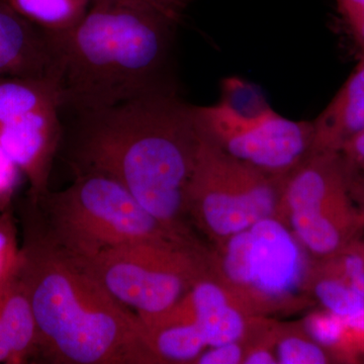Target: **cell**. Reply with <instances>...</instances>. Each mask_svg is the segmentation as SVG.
I'll return each instance as SVG.
<instances>
[{"mask_svg": "<svg viewBox=\"0 0 364 364\" xmlns=\"http://www.w3.org/2000/svg\"><path fill=\"white\" fill-rule=\"evenodd\" d=\"M73 116L68 159L74 173L111 177L171 231L195 239L188 191L200 131L193 105L173 90Z\"/></svg>", "mask_w": 364, "mask_h": 364, "instance_id": "obj_1", "label": "cell"}, {"mask_svg": "<svg viewBox=\"0 0 364 364\" xmlns=\"http://www.w3.org/2000/svg\"><path fill=\"white\" fill-rule=\"evenodd\" d=\"M16 277L32 306L38 347L54 363L160 364L138 314L45 234L26 238Z\"/></svg>", "mask_w": 364, "mask_h": 364, "instance_id": "obj_2", "label": "cell"}, {"mask_svg": "<svg viewBox=\"0 0 364 364\" xmlns=\"http://www.w3.org/2000/svg\"><path fill=\"white\" fill-rule=\"evenodd\" d=\"M177 20L152 7L91 6L51 33L62 112L98 111L176 90L168 69Z\"/></svg>", "mask_w": 364, "mask_h": 364, "instance_id": "obj_3", "label": "cell"}, {"mask_svg": "<svg viewBox=\"0 0 364 364\" xmlns=\"http://www.w3.org/2000/svg\"><path fill=\"white\" fill-rule=\"evenodd\" d=\"M208 259L210 272L254 317L310 303L316 261L277 217L215 244Z\"/></svg>", "mask_w": 364, "mask_h": 364, "instance_id": "obj_4", "label": "cell"}, {"mask_svg": "<svg viewBox=\"0 0 364 364\" xmlns=\"http://www.w3.org/2000/svg\"><path fill=\"white\" fill-rule=\"evenodd\" d=\"M42 203L47 217L45 236L76 260L138 242L198 243L171 231L151 215L123 186L104 174L75 173L63 191L48 193Z\"/></svg>", "mask_w": 364, "mask_h": 364, "instance_id": "obj_5", "label": "cell"}, {"mask_svg": "<svg viewBox=\"0 0 364 364\" xmlns=\"http://www.w3.org/2000/svg\"><path fill=\"white\" fill-rule=\"evenodd\" d=\"M277 218L315 261L334 257L364 231V200L337 153H311L282 184Z\"/></svg>", "mask_w": 364, "mask_h": 364, "instance_id": "obj_6", "label": "cell"}, {"mask_svg": "<svg viewBox=\"0 0 364 364\" xmlns=\"http://www.w3.org/2000/svg\"><path fill=\"white\" fill-rule=\"evenodd\" d=\"M208 250L198 243L146 241L76 260L140 318L166 313L208 272Z\"/></svg>", "mask_w": 364, "mask_h": 364, "instance_id": "obj_7", "label": "cell"}, {"mask_svg": "<svg viewBox=\"0 0 364 364\" xmlns=\"http://www.w3.org/2000/svg\"><path fill=\"white\" fill-rule=\"evenodd\" d=\"M284 181L230 156L200 132L188 191L189 219L213 243H221L277 217Z\"/></svg>", "mask_w": 364, "mask_h": 364, "instance_id": "obj_8", "label": "cell"}, {"mask_svg": "<svg viewBox=\"0 0 364 364\" xmlns=\"http://www.w3.org/2000/svg\"><path fill=\"white\" fill-rule=\"evenodd\" d=\"M193 111L200 132L220 149L280 181L311 154L313 122L287 119L269 105L239 111L221 100Z\"/></svg>", "mask_w": 364, "mask_h": 364, "instance_id": "obj_9", "label": "cell"}, {"mask_svg": "<svg viewBox=\"0 0 364 364\" xmlns=\"http://www.w3.org/2000/svg\"><path fill=\"white\" fill-rule=\"evenodd\" d=\"M60 102H52L0 124V147L31 184L37 203L49 193L53 160L63 139Z\"/></svg>", "mask_w": 364, "mask_h": 364, "instance_id": "obj_10", "label": "cell"}, {"mask_svg": "<svg viewBox=\"0 0 364 364\" xmlns=\"http://www.w3.org/2000/svg\"><path fill=\"white\" fill-rule=\"evenodd\" d=\"M179 306L186 320L198 326L208 348L245 342L260 318L251 316L210 268L179 301Z\"/></svg>", "mask_w": 364, "mask_h": 364, "instance_id": "obj_11", "label": "cell"}, {"mask_svg": "<svg viewBox=\"0 0 364 364\" xmlns=\"http://www.w3.org/2000/svg\"><path fill=\"white\" fill-rule=\"evenodd\" d=\"M0 76L50 78L56 81L51 35L26 21L2 0Z\"/></svg>", "mask_w": 364, "mask_h": 364, "instance_id": "obj_12", "label": "cell"}, {"mask_svg": "<svg viewBox=\"0 0 364 364\" xmlns=\"http://www.w3.org/2000/svg\"><path fill=\"white\" fill-rule=\"evenodd\" d=\"M364 131V53L343 86L313 122L311 153H338Z\"/></svg>", "mask_w": 364, "mask_h": 364, "instance_id": "obj_13", "label": "cell"}, {"mask_svg": "<svg viewBox=\"0 0 364 364\" xmlns=\"http://www.w3.org/2000/svg\"><path fill=\"white\" fill-rule=\"evenodd\" d=\"M0 320L11 347V363H21L38 347V330L30 299L18 277L0 291Z\"/></svg>", "mask_w": 364, "mask_h": 364, "instance_id": "obj_14", "label": "cell"}, {"mask_svg": "<svg viewBox=\"0 0 364 364\" xmlns=\"http://www.w3.org/2000/svg\"><path fill=\"white\" fill-rule=\"evenodd\" d=\"M52 102L61 104L54 79L0 76V124Z\"/></svg>", "mask_w": 364, "mask_h": 364, "instance_id": "obj_15", "label": "cell"}, {"mask_svg": "<svg viewBox=\"0 0 364 364\" xmlns=\"http://www.w3.org/2000/svg\"><path fill=\"white\" fill-rule=\"evenodd\" d=\"M26 21L47 33L70 30L90 11L91 0H2Z\"/></svg>", "mask_w": 364, "mask_h": 364, "instance_id": "obj_16", "label": "cell"}, {"mask_svg": "<svg viewBox=\"0 0 364 364\" xmlns=\"http://www.w3.org/2000/svg\"><path fill=\"white\" fill-rule=\"evenodd\" d=\"M160 363H196L208 345L193 322L171 323L147 329Z\"/></svg>", "mask_w": 364, "mask_h": 364, "instance_id": "obj_17", "label": "cell"}, {"mask_svg": "<svg viewBox=\"0 0 364 364\" xmlns=\"http://www.w3.org/2000/svg\"><path fill=\"white\" fill-rule=\"evenodd\" d=\"M311 296L328 312L346 318L364 308V298L343 280L323 272L315 262L310 286Z\"/></svg>", "mask_w": 364, "mask_h": 364, "instance_id": "obj_18", "label": "cell"}, {"mask_svg": "<svg viewBox=\"0 0 364 364\" xmlns=\"http://www.w3.org/2000/svg\"><path fill=\"white\" fill-rule=\"evenodd\" d=\"M274 351L280 364H327L336 363V358L314 341L303 327L277 326Z\"/></svg>", "mask_w": 364, "mask_h": 364, "instance_id": "obj_19", "label": "cell"}, {"mask_svg": "<svg viewBox=\"0 0 364 364\" xmlns=\"http://www.w3.org/2000/svg\"><path fill=\"white\" fill-rule=\"evenodd\" d=\"M306 334L331 352L337 360H349L355 352L349 339L344 320L328 311H315L309 314L301 325Z\"/></svg>", "mask_w": 364, "mask_h": 364, "instance_id": "obj_20", "label": "cell"}, {"mask_svg": "<svg viewBox=\"0 0 364 364\" xmlns=\"http://www.w3.org/2000/svg\"><path fill=\"white\" fill-rule=\"evenodd\" d=\"M323 272L343 280L352 289L364 298V248L363 242L356 240L334 257L316 261Z\"/></svg>", "mask_w": 364, "mask_h": 364, "instance_id": "obj_21", "label": "cell"}, {"mask_svg": "<svg viewBox=\"0 0 364 364\" xmlns=\"http://www.w3.org/2000/svg\"><path fill=\"white\" fill-rule=\"evenodd\" d=\"M21 262V251L16 247L11 220L0 217V291L16 279Z\"/></svg>", "mask_w": 364, "mask_h": 364, "instance_id": "obj_22", "label": "cell"}, {"mask_svg": "<svg viewBox=\"0 0 364 364\" xmlns=\"http://www.w3.org/2000/svg\"><path fill=\"white\" fill-rule=\"evenodd\" d=\"M337 154L352 186L364 200V131L345 144Z\"/></svg>", "mask_w": 364, "mask_h": 364, "instance_id": "obj_23", "label": "cell"}, {"mask_svg": "<svg viewBox=\"0 0 364 364\" xmlns=\"http://www.w3.org/2000/svg\"><path fill=\"white\" fill-rule=\"evenodd\" d=\"M245 355V342L237 341L208 347L196 359L198 364H239L243 363Z\"/></svg>", "mask_w": 364, "mask_h": 364, "instance_id": "obj_24", "label": "cell"}, {"mask_svg": "<svg viewBox=\"0 0 364 364\" xmlns=\"http://www.w3.org/2000/svg\"><path fill=\"white\" fill-rule=\"evenodd\" d=\"M21 170L0 147V205H4L18 186Z\"/></svg>", "mask_w": 364, "mask_h": 364, "instance_id": "obj_25", "label": "cell"}, {"mask_svg": "<svg viewBox=\"0 0 364 364\" xmlns=\"http://www.w3.org/2000/svg\"><path fill=\"white\" fill-rule=\"evenodd\" d=\"M92 6H141L152 7L178 21L179 13L166 0H91Z\"/></svg>", "mask_w": 364, "mask_h": 364, "instance_id": "obj_26", "label": "cell"}, {"mask_svg": "<svg viewBox=\"0 0 364 364\" xmlns=\"http://www.w3.org/2000/svg\"><path fill=\"white\" fill-rule=\"evenodd\" d=\"M11 358H13V347H11V339L0 320V363H4V361L11 363Z\"/></svg>", "mask_w": 364, "mask_h": 364, "instance_id": "obj_27", "label": "cell"}, {"mask_svg": "<svg viewBox=\"0 0 364 364\" xmlns=\"http://www.w3.org/2000/svg\"><path fill=\"white\" fill-rule=\"evenodd\" d=\"M339 13L344 21L360 11L364 6V0H336Z\"/></svg>", "mask_w": 364, "mask_h": 364, "instance_id": "obj_28", "label": "cell"}, {"mask_svg": "<svg viewBox=\"0 0 364 364\" xmlns=\"http://www.w3.org/2000/svg\"><path fill=\"white\" fill-rule=\"evenodd\" d=\"M167 2L170 4V6H173L176 11H178L181 13L182 7L184 6V2L186 0H166Z\"/></svg>", "mask_w": 364, "mask_h": 364, "instance_id": "obj_29", "label": "cell"}, {"mask_svg": "<svg viewBox=\"0 0 364 364\" xmlns=\"http://www.w3.org/2000/svg\"><path fill=\"white\" fill-rule=\"evenodd\" d=\"M363 248H364V241H363Z\"/></svg>", "mask_w": 364, "mask_h": 364, "instance_id": "obj_30", "label": "cell"}]
</instances>
